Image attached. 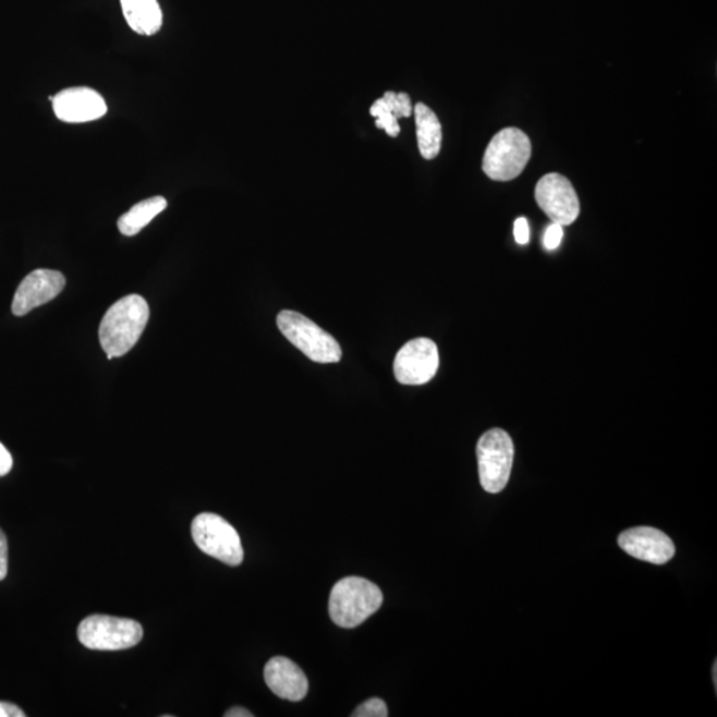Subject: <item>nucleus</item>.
I'll use <instances>...</instances> for the list:
<instances>
[{"instance_id":"nucleus-1","label":"nucleus","mask_w":717,"mask_h":717,"mask_svg":"<svg viewBox=\"0 0 717 717\" xmlns=\"http://www.w3.org/2000/svg\"><path fill=\"white\" fill-rule=\"evenodd\" d=\"M148 320V302L142 295H126L109 307L99 328L101 349L108 358L123 356L135 348Z\"/></svg>"},{"instance_id":"nucleus-2","label":"nucleus","mask_w":717,"mask_h":717,"mask_svg":"<svg viewBox=\"0 0 717 717\" xmlns=\"http://www.w3.org/2000/svg\"><path fill=\"white\" fill-rule=\"evenodd\" d=\"M382 593L378 585L361 576H348L333 586L328 612L342 629H355L380 609Z\"/></svg>"},{"instance_id":"nucleus-3","label":"nucleus","mask_w":717,"mask_h":717,"mask_svg":"<svg viewBox=\"0 0 717 717\" xmlns=\"http://www.w3.org/2000/svg\"><path fill=\"white\" fill-rule=\"evenodd\" d=\"M532 157V143L518 127H507L491 138L485 150L483 169L489 179L510 181L524 172Z\"/></svg>"},{"instance_id":"nucleus-4","label":"nucleus","mask_w":717,"mask_h":717,"mask_svg":"<svg viewBox=\"0 0 717 717\" xmlns=\"http://www.w3.org/2000/svg\"><path fill=\"white\" fill-rule=\"evenodd\" d=\"M277 325L284 338L313 362L338 363L342 357V349L336 338L305 315L284 309L279 313Z\"/></svg>"},{"instance_id":"nucleus-5","label":"nucleus","mask_w":717,"mask_h":717,"mask_svg":"<svg viewBox=\"0 0 717 717\" xmlns=\"http://www.w3.org/2000/svg\"><path fill=\"white\" fill-rule=\"evenodd\" d=\"M479 483L488 494H500L512 473L514 443L506 430L495 428L485 433L477 442Z\"/></svg>"},{"instance_id":"nucleus-6","label":"nucleus","mask_w":717,"mask_h":717,"mask_svg":"<svg viewBox=\"0 0 717 717\" xmlns=\"http://www.w3.org/2000/svg\"><path fill=\"white\" fill-rule=\"evenodd\" d=\"M144 630L133 619L89 616L78 624L77 636L83 646L99 652H119L137 646Z\"/></svg>"},{"instance_id":"nucleus-7","label":"nucleus","mask_w":717,"mask_h":717,"mask_svg":"<svg viewBox=\"0 0 717 717\" xmlns=\"http://www.w3.org/2000/svg\"><path fill=\"white\" fill-rule=\"evenodd\" d=\"M194 543L205 555L218 559L229 567H239L243 561V548L239 532L215 513H200L192 522Z\"/></svg>"},{"instance_id":"nucleus-8","label":"nucleus","mask_w":717,"mask_h":717,"mask_svg":"<svg viewBox=\"0 0 717 717\" xmlns=\"http://www.w3.org/2000/svg\"><path fill=\"white\" fill-rule=\"evenodd\" d=\"M439 364V350L434 340L417 338L400 349L393 373L401 385L422 386L435 378Z\"/></svg>"},{"instance_id":"nucleus-9","label":"nucleus","mask_w":717,"mask_h":717,"mask_svg":"<svg viewBox=\"0 0 717 717\" xmlns=\"http://www.w3.org/2000/svg\"><path fill=\"white\" fill-rule=\"evenodd\" d=\"M536 200L540 209L561 227L576 221L581 205L573 184L562 174L549 173L538 181Z\"/></svg>"},{"instance_id":"nucleus-10","label":"nucleus","mask_w":717,"mask_h":717,"mask_svg":"<svg viewBox=\"0 0 717 717\" xmlns=\"http://www.w3.org/2000/svg\"><path fill=\"white\" fill-rule=\"evenodd\" d=\"M65 288V278L57 270L38 269L23 279L12 301V314L23 317L57 297Z\"/></svg>"},{"instance_id":"nucleus-11","label":"nucleus","mask_w":717,"mask_h":717,"mask_svg":"<svg viewBox=\"0 0 717 717\" xmlns=\"http://www.w3.org/2000/svg\"><path fill=\"white\" fill-rule=\"evenodd\" d=\"M54 117L64 123H89L106 117V100L95 89L72 87L63 89L57 96H50Z\"/></svg>"},{"instance_id":"nucleus-12","label":"nucleus","mask_w":717,"mask_h":717,"mask_svg":"<svg viewBox=\"0 0 717 717\" xmlns=\"http://www.w3.org/2000/svg\"><path fill=\"white\" fill-rule=\"evenodd\" d=\"M618 544L631 557L653 564H665L676 556V545L658 528H629L619 536Z\"/></svg>"},{"instance_id":"nucleus-13","label":"nucleus","mask_w":717,"mask_h":717,"mask_svg":"<svg viewBox=\"0 0 717 717\" xmlns=\"http://www.w3.org/2000/svg\"><path fill=\"white\" fill-rule=\"evenodd\" d=\"M265 680L278 697L290 702H301L308 692V680L302 668L284 656H276L267 661Z\"/></svg>"},{"instance_id":"nucleus-14","label":"nucleus","mask_w":717,"mask_h":717,"mask_svg":"<svg viewBox=\"0 0 717 717\" xmlns=\"http://www.w3.org/2000/svg\"><path fill=\"white\" fill-rule=\"evenodd\" d=\"M120 3L133 32L145 36L160 32L162 11L157 0H120Z\"/></svg>"},{"instance_id":"nucleus-15","label":"nucleus","mask_w":717,"mask_h":717,"mask_svg":"<svg viewBox=\"0 0 717 717\" xmlns=\"http://www.w3.org/2000/svg\"><path fill=\"white\" fill-rule=\"evenodd\" d=\"M417 144L425 160H434L440 154L442 130L439 118L429 107L418 102L415 107Z\"/></svg>"},{"instance_id":"nucleus-16","label":"nucleus","mask_w":717,"mask_h":717,"mask_svg":"<svg viewBox=\"0 0 717 717\" xmlns=\"http://www.w3.org/2000/svg\"><path fill=\"white\" fill-rule=\"evenodd\" d=\"M168 200L161 196L150 197L132 206L130 211L121 216L118 221L120 233L133 236L142 232L145 227L167 209Z\"/></svg>"},{"instance_id":"nucleus-17","label":"nucleus","mask_w":717,"mask_h":717,"mask_svg":"<svg viewBox=\"0 0 717 717\" xmlns=\"http://www.w3.org/2000/svg\"><path fill=\"white\" fill-rule=\"evenodd\" d=\"M370 114L376 118V126L379 130H385L388 136L397 137L400 133L398 119L393 117L391 108L388 107L385 99L375 101V105L369 109Z\"/></svg>"},{"instance_id":"nucleus-18","label":"nucleus","mask_w":717,"mask_h":717,"mask_svg":"<svg viewBox=\"0 0 717 717\" xmlns=\"http://www.w3.org/2000/svg\"><path fill=\"white\" fill-rule=\"evenodd\" d=\"M382 99H385L388 107L391 108L394 118L401 119L411 117L412 102L410 96L405 93L394 94L393 90H388Z\"/></svg>"},{"instance_id":"nucleus-19","label":"nucleus","mask_w":717,"mask_h":717,"mask_svg":"<svg viewBox=\"0 0 717 717\" xmlns=\"http://www.w3.org/2000/svg\"><path fill=\"white\" fill-rule=\"evenodd\" d=\"M352 717H387L388 708L381 698L373 697L358 706Z\"/></svg>"},{"instance_id":"nucleus-20","label":"nucleus","mask_w":717,"mask_h":717,"mask_svg":"<svg viewBox=\"0 0 717 717\" xmlns=\"http://www.w3.org/2000/svg\"><path fill=\"white\" fill-rule=\"evenodd\" d=\"M563 239V227L561 224L552 222L548 229H546L544 235V246L546 251H556V248L561 245Z\"/></svg>"},{"instance_id":"nucleus-21","label":"nucleus","mask_w":717,"mask_h":717,"mask_svg":"<svg viewBox=\"0 0 717 717\" xmlns=\"http://www.w3.org/2000/svg\"><path fill=\"white\" fill-rule=\"evenodd\" d=\"M9 570V546L2 528H0V581L5 579Z\"/></svg>"},{"instance_id":"nucleus-22","label":"nucleus","mask_w":717,"mask_h":717,"mask_svg":"<svg viewBox=\"0 0 717 717\" xmlns=\"http://www.w3.org/2000/svg\"><path fill=\"white\" fill-rule=\"evenodd\" d=\"M514 239L520 243V245H526L528 239H531V230H528V223L526 218H518L514 222Z\"/></svg>"},{"instance_id":"nucleus-23","label":"nucleus","mask_w":717,"mask_h":717,"mask_svg":"<svg viewBox=\"0 0 717 717\" xmlns=\"http://www.w3.org/2000/svg\"><path fill=\"white\" fill-rule=\"evenodd\" d=\"M12 465H14V461H12L11 453L8 451V448L0 442V477L9 475Z\"/></svg>"},{"instance_id":"nucleus-24","label":"nucleus","mask_w":717,"mask_h":717,"mask_svg":"<svg viewBox=\"0 0 717 717\" xmlns=\"http://www.w3.org/2000/svg\"><path fill=\"white\" fill-rule=\"evenodd\" d=\"M26 714L15 706V704L8 702H0V717H24Z\"/></svg>"},{"instance_id":"nucleus-25","label":"nucleus","mask_w":717,"mask_h":717,"mask_svg":"<svg viewBox=\"0 0 717 717\" xmlns=\"http://www.w3.org/2000/svg\"><path fill=\"white\" fill-rule=\"evenodd\" d=\"M254 715L251 713V710H247L246 708L242 707H234L232 709H229L227 714H224V717H253Z\"/></svg>"},{"instance_id":"nucleus-26","label":"nucleus","mask_w":717,"mask_h":717,"mask_svg":"<svg viewBox=\"0 0 717 717\" xmlns=\"http://www.w3.org/2000/svg\"><path fill=\"white\" fill-rule=\"evenodd\" d=\"M713 678H714V685L717 686V661H715L714 664Z\"/></svg>"}]
</instances>
